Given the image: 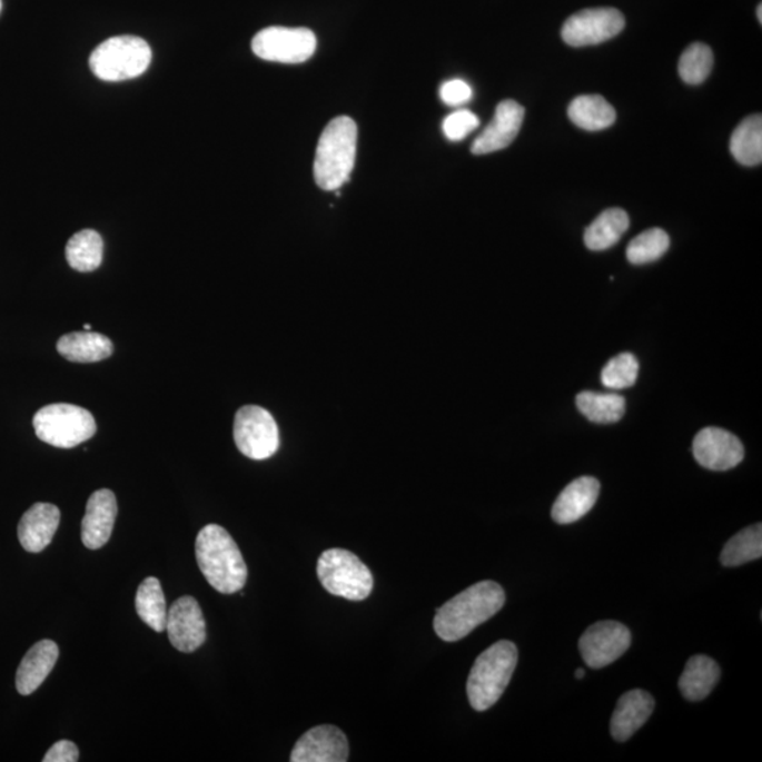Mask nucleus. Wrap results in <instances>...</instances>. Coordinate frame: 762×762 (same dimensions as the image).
I'll list each match as a JSON object with an SVG mask.
<instances>
[{
    "label": "nucleus",
    "mask_w": 762,
    "mask_h": 762,
    "mask_svg": "<svg viewBox=\"0 0 762 762\" xmlns=\"http://www.w3.org/2000/svg\"><path fill=\"white\" fill-rule=\"evenodd\" d=\"M712 68L713 52L711 47L695 43L683 51L677 70H680L683 82L690 83V86H699V83L706 81Z\"/></svg>",
    "instance_id": "31"
},
{
    "label": "nucleus",
    "mask_w": 762,
    "mask_h": 762,
    "mask_svg": "<svg viewBox=\"0 0 762 762\" xmlns=\"http://www.w3.org/2000/svg\"><path fill=\"white\" fill-rule=\"evenodd\" d=\"M251 50L261 60L281 62V65H299L315 55L317 36L305 28H273L263 29L251 40Z\"/></svg>",
    "instance_id": "8"
},
{
    "label": "nucleus",
    "mask_w": 762,
    "mask_h": 762,
    "mask_svg": "<svg viewBox=\"0 0 762 762\" xmlns=\"http://www.w3.org/2000/svg\"><path fill=\"white\" fill-rule=\"evenodd\" d=\"M439 97L448 107H462L471 101L473 89L464 80H451L443 83L439 89Z\"/></svg>",
    "instance_id": "34"
},
{
    "label": "nucleus",
    "mask_w": 762,
    "mask_h": 762,
    "mask_svg": "<svg viewBox=\"0 0 762 762\" xmlns=\"http://www.w3.org/2000/svg\"><path fill=\"white\" fill-rule=\"evenodd\" d=\"M150 62V46L136 36H118L105 40L89 57L93 76L109 82L140 77Z\"/></svg>",
    "instance_id": "5"
},
{
    "label": "nucleus",
    "mask_w": 762,
    "mask_h": 762,
    "mask_svg": "<svg viewBox=\"0 0 762 762\" xmlns=\"http://www.w3.org/2000/svg\"><path fill=\"white\" fill-rule=\"evenodd\" d=\"M86 330H91V325H86Z\"/></svg>",
    "instance_id": "38"
},
{
    "label": "nucleus",
    "mask_w": 762,
    "mask_h": 762,
    "mask_svg": "<svg viewBox=\"0 0 762 762\" xmlns=\"http://www.w3.org/2000/svg\"><path fill=\"white\" fill-rule=\"evenodd\" d=\"M68 265L73 270L89 273L102 265L103 240L101 235L92 229H83L68 240L66 247Z\"/></svg>",
    "instance_id": "27"
},
{
    "label": "nucleus",
    "mask_w": 762,
    "mask_h": 762,
    "mask_svg": "<svg viewBox=\"0 0 762 762\" xmlns=\"http://www.w3.org/2000/svg\"><path fill=\"white\" fill-rule=\"evenodd\" d=\"M518 662V650L512 641H498L477 656L467 680V697L473 709L485 712L494 706L508 686Z\"/></svg>",
    "instance_id": "4"
},
{
    "label": "nucleus",
    "mask_w": 762,
    "mask_h": 762,
    "mask_svg": "<svg viewBox=\"0 0 762 762\" xmlns=\"http://www.w3.org/2000/svg\"><path fill=\"white\" fill-rule=\"evenodd\" d=\"M730 151L740 165L754 167L762 161V118L753 115L733 131Z\"/></svg>",
    "instance_id": "26"
},
{
    "label": "nucleus",
    "mask_w": 762,
    "mask_h": 762,
    "mask_svg": "<svg viewBox=\"0 0 762 762\" xmlns=\"http://www.w3.org/2000/svg\"><path fill=\"white\" fill-rule=\"evenodd\" d=\"M576 407L588 422L614 424L623 418L625 399L616 393L582 392L576 397Z\"/></svg>",
    "instance_id": "28"
},
{
    "label": "nucleus",
    "mask_w": 762,
    "mask_h": 762,
    "mask_svg": "<svg viewBox=\"0 0 762 762\" xmlns=\"http://www.w3.org/2000/svg\"><path fill=\"white\" fill-rule=\"evenodd\" d=\"M80 759V751L72 741L61 740L57 741L52 748L47 751L43 759L44 762H77Z\"/></svg>",
    "instance_id": "35"
},
{
    "label": "nucleus",
    "mask_w": 762,
    "mask_h": 762,
    "mask_svg": "<svg viewBox=\"0 0 762 762\" xmlns=\"http://www.w3.org/2000/svg\"><path fill=\"white\" fill-rule=\"evenodd\" d=\"M525 110L516 101L498 103L491 125L473 141L472 152L476 156L488 155L506 149L517 138L522 129Z\"/></svg>",
    "instance_id": "16"
},
{
    "label": "nucleus",
    "mask_w": 762,
    "mask_h": 762,
    "mask_svg": "<svg viewBox=\"0 0 762 762\" xmlns=\"http://www.w3.org/2000/svg\"><path fill=\"white\" fill-rule=\"evenodd\" d=\"M693 456L709 471L733 469L744 459V446L738 436L726 429L707 427L693 439Z\"/></svg>",
    "instance_id": "13"
},
{
    "label": "nucleus",
    "mask_w": 762,
    "mask_h": 762,
    "mask_svg": "<svg viewBox=\"0 0 762 762\" xmlns=\"http://www.w3.org/2000/svg\"><path fill=\"white\" fill-rule=\"evenodd\" d=\"M317 575L330 595L352 602L365 601L375 585L369 567L350 551L340 548L323 552L318 560Z\"/></svg>",
    "instance_id": "7"
},
{
    "label": "nucleus",
    "mask_w": 762,
    "mask_h": 762,
    "mask_svg": "<svg viewBox=\"0 0 762 762\" xmlns=\"http://www.w3.org/2000/svg\"><path fill=\"white\" fill-rule=\"evenodd\" d=\"M632 645V633L624 624L604 620L597 622L583 633L580 651L583 661L593 670H602L613 664Z\"/></svg>",
    "instance_id": "11"
},
{
    "label": "nucleus",
    "mask_w": 762,
    "mask_h": 762,
    "mask_svg": "<svg viewBox=\"0 0 762 762\" xmlns=\"http://www.w3.org/2000/svg\"><path fill=\"white\" fill-rule=\"evenodd\" d=\"M234 438L241 454L254 461L269 459L280 446L276 419L259 406H245L236 413Z\"/></svg>",
    "instance_id": "9"
},
{
    "label": "nucleus",
    "mask_w": 762,
    "mask_h": 762,
    "mask_svg": "<svg viewBox=\"0 0 762 762\" xmlns=\"http://www.w3.org/2000/svg\"><path fill=\"white\" fill-rule=\"evenodd\" d=\"M670 249V236L660 228L640 234L630 241L627 259L632 265L641 266L661 259Z\"/></svg>",
    "instance_id": "30"
},
{
    "label": "nucleus",
    "mask_w": 762,
    "mask_h": 762,
    "mask_svg": "<svg viewBox=\"0 0 762 762\" xmlns=\"http://www.w3.org/2000/svg\"><path fill=\"white\" fill-rule=\"evenodd\" d=\"M630 228L627 212L610 208L598 215L585 230V245L593 251L607 250L617 244Z\"/></svg>",
    "instance_id": "24"
},
{
    "label": "nucleus",
    "mask_w": 762,
    "mask_h": 762,
    "mask_svg": "<svg viewBox=\"0 0 762 762\" xmlns=\"http://www.w3.org/2000/svg\"><path fill=\"white\" fill-rule=\"evenodd\" d=\"M756 16H759V22L762 23V4H759V10H756Z\"/></svg>",
    "instance_id": "37"
},
{
    "label": "nucleus",
    "mask_w": 762,
    "mask_h": 762,
    "mask_svg": "<svg viewBox=\"0 0 762 762\" xmlns=\"http://www.w3.org/2000/svg\"><path fill=\"white\" fill-rule=\"evenodd\" d=\"M655 706L654 697L649 692L633 690L624 693L618 699L612 720H610V733L617 741H627L644 726L646 720L653 714Z\"/></svg>",
    "instance_id": "18"
},
{
    "label": "nucleus",
    "mask_w": 762,
    "mask_h": 762,
    "mask_svg": "<svg viewBox=\"0 0 762 762\" xmlns=\"http://www.w3.org/2000/svg\"><path fill=\"white\" fill-rule=\"evenodd\" d=\"M61 519L60 508L50 503H36L23 514L18 527L20 544L39 554L51 544Z\"/></svg>",
    "instance_id": "17"
},
{
    "label": "nucleus",
    "mask_w": 762,
    "mask_h": 762,
    "mask_svg": "<svg viewBox=\"0 0 762 762\" xmlns=\"http://www.w3.org/2000/svg\"><path fill=\"white\" fill-rule=\"evenodd\" d=\"M166 632L170 643L181 653H194L207 640V624L196 598H178L167 613Z\"/></svg>",
    "instance_id": "12"
},
{
    "label": "nucleus",
    "mask_w": 762,
    "mask_h": 762,
    "mask_svg": "<svg viewBox=\"0 0 762 762\" xmlns=\"http://www.w3.org/2000/svg\"><path fill=\"white\" fill-rule=\"evenodd\" d=\"M575 676H576V680H583V677H585V670H582V669L576 670Z\"/></svg>",
    "instance_id": "36"
},
{
    "label": "nucleus",
    "mask_w": 762,
    "mask_h": 762,
    "mask_svg": "<svg viewBox=\"0 0 762 762\" xmlns=\"http://www.w3.org/2000/svg\"><path fill=\"white\" fill-rule=\"evenodd\" d=\"M481 120L467 109L455 110L448 115L443 123L445 138L451 141H461L469 136L473 130L479 128Z\"/></svg>",
    "instance_id": "33"
},
{
    "label": "nucleus",
    "mask_w": 762,
    "mask_h": 762,
    "mask_svg": "<svg viewBox=\"0 0 762 762\" xmlns=\"http://www.w3.org/2000/svg\"><path fill=\"white\" fill-rule=\"evenodd\" d=\"M196 555L199 570L215 591L232 595L245 587L247 566L244 555L220 525L209 524L199 531Z\"/></svg>",
    "instance_id": "2"
},
{
    "label": "nucleus",
    "mask_w": 762,
    "mask_h": 762,
    "mask_svg": "<svg viewBox=\"0 0 762 762\" xmlns=\"http://www.w3.org/2000/svg\"><path fill=\"white\" fill-rule=\"evenodd\" d=\"M762 556V525H751L749 528L741 530L729 541L720 555V561L728 567L748 564V562L760 560Z\"/></svg>",
    "instance_id": "29"
},
{
    "label": "nucleus",
    "mask_w": 762,
    "mask_h": 762,
    "mask_svg": "<svg viewBox=\"0 0 762 762\" xmlns=\"http://www.w3.org/2000/svg\"><path fill=\"white\" fill-rule=\"evenodd\" d=\"M356 147L357 126L354 119L339 117L330 120L320 135L314 161V177L320 189L336 191L349 181Z\"/></svg>",
    "instance_id": "3"
},
{
    "label": "nucleus",
    "mask_w": 762,
    "mask_h": 762,
    "mask_svg": "<svg viewBox=\"0 0 762 762\" xmlns=\"http://www.w3.org/2000/svg\"><path fill=\"white\" fill-rule=\"evenodd\" d=\"M504 603H506V593L498 583L493 581L476 583L436 610L435 633L446 643H455L496 616Z\"/></svg>",
    "instance_id": "1"
},
{
    "label": "nucleus",
    "mask_w": 762,
    "mask_h": 762,
    "mask_svg": "<svg viewBox=\"0 0 762 762\" xmlns=\"http://www.w3.org/2000/svg\"><path fill=\"white\" fill-rule=\"evenodd\" d=\"M57 350L73 364H93L112 356L113 344L108 336L83 330L61 336L57 342Z\"/></svg>",
    "instance_id": "21"
},
{
    "label": "nucleus",
    "mask_w": 762,
    "mask_h": 762,
    "mask_svg": "<svg viewBox=\"0 0 762 762\" xmlns=\"http://www.w3.org/2000/svg\"><path fill=\"white\" fill-rule=\"evenodd\" d=\"M135 603L141 622L156 633L165 632L168 610L161 583L157 577L150 576L140 583Z\"/></svg>",
    "instance_id": "25"
},
{
    "label": "nucleus",
    "mask_w": 762,
    "mask_h": 762,
    "mask_svg": "<svg viewBox=\"0 0 762 762\" xmlns=\"http://www.w3.org/2000/svg\"><path fill=\"white\" fill-rule=\"evenodd\" d=\"M37 438L56 448L71 449L97 434V423L88 409L73 404H50L36 413Z\"/></svg>",
    "instance_id": "6"
},
{
    "label": "nucleus",
    "mask_w": 762,
    "mask_h": 762,
    "mask_svg": "<svg viewBox=\"0 0 762 762\" xmlns=\"http://www.w3.org/2000/svg\"><path fill=\"white\" fill-rule=\"evenodd\" d=\"M720 674L722 672L716 661L706 655H695L686 662L677 686L686 701H703L711 695L720 680Z\"/></svg>",
    "instance_id": "22"
},
{
    "label": "nucleus",
    "mask_w": 762,
    "mask_h": 762,
    "mask_svg": "<svg viewBox=\"0 0 762 762\" xmlns=\"http://www.w3.org/2000/svg\"><path fill=\"white\" fill-rule=\"evenodd\" d=\"M567 117L577 128L597 131L610 128L616 122V110L602 95H581L567 108Z\"/></svg>",
    "instance_id": "23"
},
{
    "label": "nucleus",
    "mask_w": 762,
    "mask_h": 762,
    "mask_svg": "<svg viewBox=\"0 0 762 762\" xmlns=\"http://www.w3.org/2000/svg\"><path fill=\"white\" fill-rule=\"evenodd\" d=\"M0 12H2V0H0Z\"/></svg>",
    "instance_id": "39"
},
{
    "label": "nucleus",
    "mask_w": 762,
    "mask_h": 762,
    "mask_svg": "<svg viewBox=\"0 0 762 762\" xmlns=\"http://www.w3.org/2000/svg\"><path fill=\"white\" fill-rule=\"evenodd\" d=\"M118 516L117 496L108 488L95 492L89 497L86 516L82 519L81 538L88 550L107 545Z\"/></svg>",
    "instance_id": "15"
},
{
    "label": "nucleus",
    "mask_w": 762,
    "mask_h": 762,
    "mask_svg": "<svg viewBox=\"0 0 762 762\" xmlns=\"http://www.w3.org/2000/svg\"><path fill=\"white\" fill-rule=\"evenodd\" d=\"M624 26V16L617 9H586L566 20L562 39L572 47L596 46L622 33Z\"/></svg>",
    "instance_id": "10"
},
{
    "label": "nucleus",
    "mask_w": 762,
    "mask_h": 762,
    "mask_svg": "<svg viewBox=\"0 0 762 762\" xmlns=\"http://www.w3.org/2000/svg\"><path fill=\"white\" fill-rule=\"evenodd\" d=\"M601 483L595 477L583 476L564 488L552 506V518L558 524H572L585 517L595 506Z\"/></svg>",
    "instance_id": "20"
},
{
    "label": "nucleus",
    "mask_w": 762,
    "mask_h": 762,
    "mask_svg": "<svg viewBox=\"0 0 762 762\" xmlns=\"http://www.w3.org/2000/svg\"><path fill=\"white\" fill-rule=\"evenodd\" d=\"M639 362L632 354H620L603 367L602 383L610 390H623L634 386L639 377Z\"/></svg>",
    "instance_id": "32"
},
{
    "label": "nucleus",
    "mask_w": 762,
    "mask_h": 762,
    "mask_svg": "<svg viewBox=\"0 0 762 762\" xmlns=\"http://www.w3.org/2000/svg\"><path fill=\"white\" fill-rule=\"evenodd\" d=\"M59 655V645L51 640H41L31 646L16 672V690L20 695L28 696L39 690L55 669Z\"/></svg>",
    "instance_id": "19"
},
{
    "label": "nucleus",
    "mask_w": 762,
    "mask_h": 762,
    "mask_svg": "<svg viewBox=\"0 0 762 762\" xmlns=\"http://www.w3.org/2000/svg\"><path fill=\"white\" fill-rule=\"evenodd\" d=\"M291 762H346L349 760L348 739L339 728L323 724L303 734L294 748Z\"/></svg>",
    "instance_id": "14"
}]
</instances>
